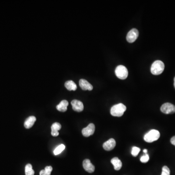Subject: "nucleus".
I'll list each match as a JSON object with an SVG mask.
<instances>
[{
	"instance_id": "1",
	"label": "nucleus",
	"mask_w": 175,
	"mask_h": 175,
	"mask_svg": "<svg viewBox=\"0 0 175 175\" xmlns=\"http://www.w3.org/2000/svg\"><path fill=\"white\" fill-rule=\"evenodd\" d=\"M127 110V107L123 104L119 103L112 107L111 110V115L115 117H121Z\"/></svg>"
},
{
	"instance_id": "2",
	"label": "nucleus",
	"mask_w": 175,
	"mask_h": 175,
	"mask_svg": "<svg viewBox=\"0 0 175 175\" xmlns=\"http://www.w3.org/2000/svg\"><path fill=\"white\" fill-rule=\"evenodd\" d=\"M164 69V64L163 61H156L152 64L151 72L154 75H159L161 74Z\"/></svg>"
},
{
	"instance_id": "3",
	"label": "nucleus",
	"mask_w": 175,
	"mask_h": 175,
	"mask_svg": "<svg viewBox=\"0 0 175 175\" xmlns=\"http://www.w3.org/2000/svg\"><path fill=\"white\" fill-rule=\"evenodd\" d=\"M160 137V133L157 130H152L145 134L144 137V141L147 143H152L157 141Z\"/></svg>"
},
{
	"instance_id": "4",
	"label": "nucleus",
	"mask_w": 175,
	"mask_h": 175,
	"mask_svg": "<svg viewBox=\"0 0 175 175\" xmlns=\"http://www.w3.org/2000/svg\"><path fill=\"white\" fill-rule=\"evenodd\" d=\"M115 73L117 78L122 80L126 79L128 76L127 68L123 65L118 66L115 69Z\"/></svg>"
},
{
	"instance_id": "5",
	"label": "nucleus",
	"mask_w": 175,
	"mask_h": 175,
	"mask_svg": "<svg viewBox=\"0 0 175 175\" xmlns=\"http://www.w3.org/2000/svg\"><path fill=\"white\" fill-rule=\"evenodd\" d=\"M160 111L163 114H172L175 112V106L172 104L166 103L162 105L160 107Z\"/></svg>"
},
{
	"instance_id": "6",
	"label": "nucleus",
	"mask_w": 175,
	"mask_h": 175,
	"mask_svg": "<svg viewBox=\"0 0 175 175\" xmlns=\"http://www.w3.org/2000/svg\"><path fill=\"white\" fill-rule=\"evenodd\" d=\"M139 36V31L135 28H133L130 30L127 36V40L130 43L134 42L137 40Z\"/></svg>"
},
{
	"instance_id": "7",
	"label": "nucleus",
	"mask_w": 175,
	"mask_h": 175,
	"mask_svg": "<svg viewBox=\"0 0 175 175\" xmlns=\"http://www.w3.org/2000/svg\"><path fill=\"white\" fill-rule=\"evenodd\" d=\"M95 131V126L94 124L91 123L86 127L83 128L82 130L83 135L85 137H89L92 135Z\"/></svg>"
},
{
	"instance_id": "8",
	"label": "nucleus",
	"mask_w": 175,
	"mask_h": 175,
	"mask_svg": "<svg viewBox=\"0 0 175 175\" xmlns=\"http://www.w3.org/2000/svg\"><path fill=\"white\" fill-rule=\"evenodd\" d=\"M73 110L77 112H81L84 110V105L82 102L78 100H73L71 102Z\"/></svg>"
},
{
	"instance_id": "9",
	"label": "nucleus",
	"mask_w": 175,
	"mask_h": 175,
	"mask_svg": "<svg viewBox=\"0 0 175 175\" xmlns=\"http://www.w3.org/2000/svg\"><path fill=\"white\" fill-rule=\"evenodd\" d=\"M83 167L87 172L90 173L94 172L95 170V167L89 159H85L84 160L83 162Z\"/></svg>"
},
{
	"instance_id": "10",
	"label": "nucleus",
	"mask_w": 175,
	"mask_h": 175,
	"mask_svg": "<svg viewBox=\"0 0 175 175\" xmlns=\"http://www.w3.org/2000/svg\"><path fill=\"white\" fill-rule=\"evenodd\" d=\"M116 146V142L114 139H110L103 144V147L105 150L111 151Z\"/></svg>"
},
{
	"instance_id": "11",
	"label": "nucleus",
	"mask_w": 175,
	"mask_h": 175,
	"mask_svg": "<svg viewBox=\"0 0 175 175\" xmlns=\"http://www.w3.org/2000/svg\"><path fill=\"white\" fill-rule=\"evenodd\" d=\"M79 83V86L83 90L91 91L93 89V86L85 79H80Z\"/></svg>"
},
{
	"instance_id": "12",
	"label": "nucleus",
	"mask_w": 175,
	"mask_h": 175,
	"mask_svg": "<svg viewBox=\"0 0 175 175\" xmlns=\"http://www.w3.org/2000/svg\"><path fill=\"white\" fill-rule=\"evenodd\" d=\"M61 126L58 123H54L51 126V135L54 137H57L59 135L58 131L61 130Z\"/></svg>"
},
{
	"instance_id": "13",
	"label": "nucleus",
	"mask_w": 175,
	"mask_h": 175,
	"mask_svg": "<svg viewBox=\"0 0 175 175\" xmlns=\"http://www.w3.org/2000/svg\"><path fill=\"white\" fill-rule=\"evenodd\" d=\"M36 118L34 116H30L26 119L24 123V126L27 129L31 128L33 127L35 122H36Z\"/></svg>"
},
{
	"instance_id": "14",
	"label": "nucleus",
	"mask_w": 175,
	"mask_h": 175,
	"mask_svg": "<svg viewBox=\"0 0 175 175\" xmlns=\"http://www.w3.org/2000/svg\"><path fill=\"white\" fill-rule=\"evenodd\" d=\"M68 105H69V103L68 101L66 100H62L58 105H57V110L59 111L65 112L67 110V107Z\"/></svg>"
},
{
	"instance_id": "15",
	"label": "nucleus",
	"mask_w": 175,
	"mask_h": 175,
	"mask_svg": "<svg viewBox=\"0 0 175 175\" xmlns=\"http://www.w3.org/2000/svg\"><path fill=\"white\" fill-rule=\"evenodd\" d=\"M111 163L114 165V168L115 170L118 171V170H120L122 168V162L117 157L112 158L111 160Z\"/></svg>"
},
{
	"instance_id": "16",
	"label": "nucleus",
	"mask_w": 175,
	"mask_h": 175,
	"mask_svg": "<svg viewBox=\"0 0 175 175\" xmlns=\"http://www.w3.org/2000/svg\"><path fill=\"white\" fill-rule=\"evenodd\" d=\"M65 86L66 89L69 91L77 90V86L74 82L72 80H69L66 82L65 83Z\"/></svg>"
},
{
	"instance_id": "17",
	"label": "nucleus",
	"mask_w": 175,
	"mask_h": 175,
	"mask_svg": "<svg viewBox=\"0 0 175 175\" xmlns=\"http://www.w3.org/2000/svg\"><path fill=\"white\" fill-rule=\"evenodd\" d=\"M25 175H34L35 172L31 164H27L25 167Z\"/></svg>"
},
{
	"instance_id": "18",
	"label": "nucleus",
	"mask_w": 175,
	"mask_h": 175,
	"mask_svg": "<svg viewBox=\"0 0 175 175\" xmlns=\"http://www.w3.org/2000/svg\"><path fill=\"white\" fill-rule=\"evenodd\" d=\"M53 170V168L51 166L45 167L44 170H41L40 172V175H51V173Z\"/></svg>"
},
{
	"instance_id": "19",
	"label": "nucleus",
	"mask_w": 175,
	"mask_h": 175,
	"mask_svg": "<svg viewBox=\"0 0 175 175\" xmlns=\"http://www.w3.org/2000/svg\"><path fill=\"white\" fill-rule=\"evenodd\" d=\"M65 148V146L64 144H61L57 147L56 149L54 151V154L55 155H58V154L61 153L64 150Z\"/></svg>"
},
{
	"instance_id": "20",
	"label": "nucleus",
	"mask_w": 175,
	"mask_h": 175,
	"mask_svg": "<svg viewBox=\"0 0 175 175\" xmlns=\"http://www.w3.org/2000/svg\"><path fill=\"white\" fill-rule=\"evenodd\" d=\"M141 150V149L138 147H132L131 154L134 157H136L138 156V154Z\"/></svg>"
},
{
	"instance_id": "21",
	"label": "nucleus",
	"mask_w": 175,
	"mask_h": 175,
	"mask_svg": "<svg viewBox=\"0 0 175 175\" xmlns=\"http://www.w3.org/2000/svg\"><path fill=\"white\" fill-rule=\"evenodd\" d=\"M161 175H170V170L167 166H164L162 168Z\"/></svg>"
},
{
	"instance_id": "22",
	"label": "nucleus",
	"mask_w": 175,
	"mask_h": 175,
	"mask_svg": "<svg viewBox=\"0 0 175 175\" xmlns=\"http://www.w3.org/2000/svg\"><path fill=\"white\" fill-rule=\"evenodd\" d=\"M149 160V156L147 153V154H145V155L141 157V159H140L141 162L143 163H147Z\"/></svg>"
},
{
	"instance_id": "23",
	"label": "nucleus",
	"mask_w": 175,
	"mask_h": 175,
	"mask_svg": "<svg viewBox=\"0 0 175 175\" xmlns=\"http://www.w3.org/2000/svg\"><path fill=\"white\" fill-rule=\"evenodd\" d=\"M170 142H171V143L172 144H173V145L175 146V136H173V137L171 139Z\"/></svg>"
},
{
	"instance_id": "24",
	"label": "nucleus",
	"mask_w": 175,
	"mask_h": 175,
	"mask_svg": "<svg viewBox=\"0 0 175 175\" xmlns=\"http://www.w3.org/2000/svg\"><path fill=\"white\" fill-rule=\"evenodd\" d=\"M143 151L145 154H147V149H144Z\"/></svg>"
},
{
	"instance_id": "25",
	"label": "nucleus",
	"mask_w": 175,
	"mask_h": 175,
	"mask_svg": "<svg viewBox=\"0 0 175 175\" xmlns=\"http://www.w3.org/2000/svg\"><path fill=\"white\" fill-rule=\"evenodd\" d=\"M174 87H175V78H174Z\"/></svg>"
}]
</instances>
